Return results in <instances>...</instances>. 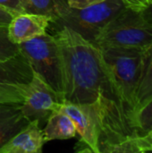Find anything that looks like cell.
<instances>
[{
	"instance_id": "44dd1931",
	"label": "cell",
	"mask_w": 152,
	"mask_h": 153,
	"mask_svg": "<svg viewBox=\"0 0 152 153\" xmlns=\"http://www.w3.org/2000/svg\"><path fill=\"white\" fill-rule=\"evenodd\" d=\"M14 16L11 11L0 5V25H8Z\"/></svg>"
},
{
	"instance_id": "3957f363",
	"label": "cell",
	"mask_w": 152,
	"mask_h": 153,
	"mask_svg": "<svg viewBox=\"0 0 152 153\" xmlns=\"http://www.w3.org/2000/svg\"><path fill=\"white\" fill-rule=\"evenodd\" d=\"M93 44L98 48L146 49L152 45V23L142 11L127 6L107 24Z\"/></svg>"
},
{
	"instance_id": "e0dca14e",
	"label": "cell",
	"mask_w": 152,
	"mask_h": 153,
	"mask_svg": "<svg viewBox=\"0 0 152 153\" xmlns=\"http://www.w3.org/2000/svg\"><path fill=\"white\" fill-rule=\"evenodd\" d=\"M20 53L19 46L9 39L8 25H0V61H7Z\"/></svg>"
},
{
	"instance_id": "7a4b0ae2",
	"label": "cell",
	"mask_w": 152,
	"mask_h": 153,
	"mask_svg": "<svg viewBox=\"0 0 152 153\" xmlns=\"http://www.w3.org/2000/svg\"><path fill=\"white\" fill-rule=\"evenodd\" d=\"M99 49L127 117L136 131L134 127L136 92L145 49L126 48H99Z\"/></svg>"
},
{
	"instance_id": "d6986e66",
	"label": "cell",
	"mask_w": 152,
	"mask_h": 153,
	"mask_svg": "<svg viewBox=\"0 0 152 153\" xmlns=\"http://www.w3.org/2000/svg\"><path fill=\"white\" fill-rule=\"evenodd\" d=\"M69 7L74 9H82L87 6L100 3L104 0H66Z\"/></svg>"
},
{
	"instance_id": "6da1fadb",
	"label": "cell",
	"mask_w": 152,
	"mask_h": 153,
	"mask_svg": "<svg viewBox=\"0 0 152 153\" xmlns=\"http://www.w3.org/2000/svg\"><path fill=\"white\" fill-rule=\"evenodd\" d=\"M53 36L59 52L63 100L76 104L101 102L106 108L99 148L137 135L99 48L65 26L55 30Z\"/></svg>"
},
{
	"instance_id": "5b68a950",
	"label": "cell",
	"mask_w": 152,
	"mask_h": 153,
	"mask_svg": "<svg viewBox=\"0 0 152 153\" xmlns=\"http://www.w3.org/2000/svg\"><path fill=\"white\" fill-rule=\"evenodd\" d=\"M59 109L73 120L81 136L75 151L100 153V141L107 120L106 108L101 102L76 104L64 101Z\"/></svg>"
},
{
	"instance_id": "30bf717a",
	"label": "cell",
	"mask_w": 152,
	"mask_h": 153,
	"mask_svg": "<svg viewBox=\"0 0 152 153\" xmlns=\"http://www.w3.org/2000/svg\"><path fill=\"white\" fill-rule=\"evenodd\" d=\"M45 143L43 132L36 120L13 135L0 148V153H40Z\"/></svg>"
},
{
	"instance_id": "ffe728a7",
	"label": "cell",
	"mask_w": 152,
	"mask_h": 153,
	"mask_svg": "<svg viewBox=\"0 0 152 153\" xmlns=\"http://www.w3.org/2000/svg\"><path fill=\"white\" fill-rule=\"evenodd\" d=\"M125 4L135 10L143 11L149 6L151 0H122Z\"/></svg>"
},
{
	"instance_id": "2e32d148",
	"label": "cell",
	"mask_w": 152,
	"mask_h": 153,
	"mask_svg": "<svg viewBox=\"0 0 152 153\" xmlns=\"http://www.w3.org/2000/svg\"><path fill=\"white\" fill-rule=\"evenodd\" d=\"M134 126L141 135L152 134V100L136 113Z\"/></svg>"
},
{
	"instance_id": "8992f818",
	"label": "cell",
	"mask_w": 152,
	"mask_h": 153,
	"mask_svg": "<svg viewBox=\"0 0 152 153\" xmlns=\"http://www.w3.org/2000/svg\"><path fill=\"white\" fill-rule=\"evenodd\" d=\"M31 70L62 96L60 58L54 36L46 32L18 44Z\"/></svg>"
},
{
	"instance_id": "52a82bcc",
	"label": "cell",
	"mask_w": 152,
	"mask_h": 153,
	"mask_svg": "<svg viewBox=\"0 0 152 153\" xmlns=\"http://www.w3.org/2000/svg\"><path fill=\"white\" fill-rule=\"evenodd\" d=\"M64 102L60 93L48 85L40 75L32 71L31 80L26 86L21 102L22 112L30 121H47L50 114Z\"/></svg>"
},
{
	"instance_id": "5bb4252c",
	"label": "cell",
	"mask_w": 152,
	"mask_h": 153,
	"mask_svg": "<svg viewBox=\"0 0 152 153\" xmlns=\"http://www.w3.org/2000/svg\"><path fill=\"white\" fill-rule=\"evenodd\" d=\"M152 100V45L143 53L139 85L136 92V113ZM135 127V126H134Z\"/></svg>"
},
{
	"instance_id": "ac0fdd59",
	"label": "cell",
	"mask_w": 152,
	"mask_h": 153,
	"mask_svg": "<svg viewBox=\"0 0 152 153\" xmlns=\"http://www.w3.org/2000/svg\"><path fill=\"white\" fill-rule=\"evenodd\" d=\"M0 5L11 11L15 16L24 13L21 0H0Z\"/></svg>"
},
{
	"instance_id": "4fadbf2b",
	"label": "cell",
	"mask_w": 152,
	"mask_h": 153,
	"mask_svg": "<svg viewBox=\"0 0 152 153\" xmlns=\"http://www.w3.org/2000/svg\"><path fill=\"white\" fill-rule=\"evenodd\" d=\"M21 4L24 13L47 16L51 22L62 17L69 9L66 0H21Z\"/></svg>"
},
{
	"instance_id": "9c48e42d",
	"label": "cell",
	"mask_w": 152,
	"mask_h": 153,
	"mask_svg": "<svg viewBox=\"0 0 152 153\" xmlns=\"http://www.w3.org/2000/svg\"><path fill=\"white\" fill-rule=\"evenodd\" d=\"M51 20L43 15L20 13L8 24V36L13 43L20 44L47 32Z\"/></svg>"
},
{
	"instance_id": "ba28073f",
	"label": "cell",
	"mask_w": 152,
	"mask_h": 153,
	"mask_svg": "<svg viewBox=\"0 0 152 153\" xmlns=\"http://www.w3.org/2000/svg\"><path fill=\"white\" fill-rule=\"evenodd\" d=\"M31 77L32 70L21 53L0 61V103H21Z\"/></svg>"
},
{
	"instance_id": "8fae6325",
	"label": "cell",
	"mask_w": 152,
	"mask_h": 153,
	"mask_svg": "<svg viewBox=\"0 0 152 153\" xmlns=\"http://www.w3.org/2000/svg\"><path fill=\"white\" fill-rule=\"evenodd\" d=\"M28 124L21 103H0V148Z\"/></svg>"
},
{
	"instance_id": "7c38bea8",
	"label": "cell",
	"mask_w": 152,
	"mask_h": 153,
	"mask_svg": "<svg viewBox=\"0 0 152 153\" xmlns=\"http://www.w3.org/2000/svg\"><path fill=\"white\" fill-rule=\"evenodd\" d=\"M42 132L45 143L54 140H68L77 134L73 120L59 108L50 114Z\"/></svg>"
},
{
	"instance_id": "9a60e30c",
	"label": "cell",
	"mask_w": 152,
	"mask_h": 153,
	"mask_svg": "<svg viewBox=\"0 0 152 153\" xmlns=\"http://www.w3.org/2000/svg\"><path fill=\"white\" fill-rule=\"evenodd\" d=\"M152 152V134H137L120 142L103 145L100 153H136Z\"/></svg>"
},
{
	"instance_id": "7402d4cb",
	"label": "cell",
	"mask_w": 152,
	"mask_h": 153,
	"mask_svg": "<svg viewBox=\"0 0 152 153\" xmlns=\"http://www.w3.org/2000/svg\"><path fill=\"white\" fill-rule=\"evenodd\" d=\"M142 13L145 19L152 23V0L151 1V4H149V6L142 11Z\"/></svg>"
},
{
	"instance_id": "277c9868",
	"label": "cell",
	"mask_w": 152,
	"mask_h": 153,
	"mask_svg": "<svg viewBox=\"0 0 152 153\" xmlns=\"http://www.w3.org/2000/svg\"><path fill=\"white\" fill-rule=\"evenodd\" d=\"M126 7L122 0H104L82 9L69 7L62 17L51 22L49 26L54 30L63 26L68 27L93 44L107 24Z\"/></svg>"
}]
</instances>
